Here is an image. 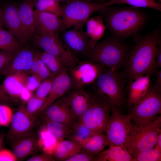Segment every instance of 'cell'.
<instances>
[{"mask_svg": "<svg viewBox=\"0 0 161 161\" xmlns=\"http://www.w3.org/2000/svg\"><path fill=\"white\" fill-rule=\"evenodd\" d=\"M160 41V31L157 30L136 41L124 66L128 84L139 77L153 74L155 70L156 49Z\"/></svg>", "mask_w": 161, "mask_h": 161, "instance_id": "6da1fadb", "label": "cell"}, {"mask_svg": "<svg viewBox=\"0 0 161 161\" xmlns=\"http://www.w3.org/2000/svg\"><path fill=\"white\" fill-rule=\"evenodd\" d=\"M99 12L105 21L106 27L119 41L135 34L146 21L144 13L133 9H110L108 6Z\"/></svg>", "mask_w": 161, "mask_h": 161, "instance_id": "7a4b0ae2", "label": "cell"}, {"mask_svg": "<svg viewBox=\"0 0 161 161\" xmlns=\"http://www.w3.org/2000/svg\"><path fill=\"white\" fill-rule=\"evenodd\" d=\"M129 50L128 47L114 37L96 42L91 47L88 59L105 67L119 70L125 64Z\"/></svg>", "mask_w": 161, "mask_h": 161, "instance_id": "3957f363", "label": "cell"}, {"mask_svg": "<svg viewBox=\"0 0 161 161\" xmlns=\"http://www.w3.org/2000/svg\"><path fill=\"white\" fill-rule=\"evenodd\" d=\"M160 115L142 126L133 124L125 148L132 158L140 153L154 148L157 136L161 132Z\"/></svg>", "mask_w": 161, "mask_h": 161, "instance_id": "277c9868", "label": "cell"}, {"mask_svg": "<svg viewBox=\"0 0 161 161\" xmlns=\"http://www.w3.org/2000/svg\"><path fill=\"white\" fill-rule=\"evenodd\" d=\"M127 81L124 72L105 67L94 83L95 88L108 97L111 105L120 109L125 102Z\"/></svg>", "mask_w": 161, "mask_h": 161, "instance_id": "5b68a950", "label": "cell"}, {"mask_svg": "<svg viewBox=\"0 0 161 161\" xmlns=\"http://www.w3.org/2000/svg\"><path fill=\"white\" fill-rule=\"evenodd\" d=\"M111 108L108 97L95 89L89 108L79 123L97 133L105 132L111 117Z\"/></svg>", "mask_w": 161, "mask_h": 161, "instance_id": "8992f818", "label": "cell"}, {"mask_svg": "<svg viewBox=\"0 0 161 161\" xmlns=\"http://www.w3.org/2000/svg\"><path fill=\"white\" fill-rule=\"evenodd\" d=\"M106 2L72 0L67 2L62 7L61 17L63 30L73 27L83 26L93 13L99 12L108 6L106 4Z\"/></svg>", "mask_w": 161, "mask_h": 161, "instance_id": "52a82bcc", "label": "cell"}, {"mask_svg": "<svg viewBox=\"0 0 161 161\" xmlns=\"http://www.w3.org/2000/svg\"><path fill=\"white\" fill-rule=\"evenodd\" d=\"M129 114L134 124L142 126L155 119L161 112V92L151 85L145 95L131 107Z\"/></svg>", "mask_w": 161, "mask_h": 161, "instance_id": "ba28073f", "label": "cell"}, {"mask_svg": "<svg viewBox=\"0 0 161 161\" xmlns=\"http://www.w3.org/2000/svg\"><path fill=\"white\" fill-rule=\"evenodd\" d=\"M111 115L105 132L106 145L119 146L125 148L133 126L130 114L123 113L115 107L111 105Z\"/></svg>", "mask_w": 161, "mask_h": 161, "instance_id": "9c48e42d", "label": "cell"}, {"mask_svg": "<svg viewBox=\"0 0 161 161\" xmlns=\"http://www.w3.org/2000/svg\"><path fill=\"white\" fill-rule=\"evenodd\" d=\"M83 26L73 27L61 32V41L65 48L80 60L88 59L92 47L91 41Z\"/></svg>", "mask_w": 161, "mask_h": 161, "instance_id": "30bf717a", "label": "cell"}, {"mask_svg": "<svg viewBox=\"0 0 161 161\" xmlns=\"http://www.w3.org/2000/svg\"><path fill=\"white\" fill-rule=\"evenodd\" d=\"M104 67L100 64L85 59L67 68L72 83V89L83 88L94 83Z\"/></svg>", "mask_w": 161, "mask_h": 161, "instance_id": "8fae6325", "label": "cell"}, {"mask_svg": "<svg viewBox=\"0 0 161 161\" xmlns=\"http://www.w3.org/2000/svg\"><path fill=\"white\" fill-rule=\"evenodd\" d=\"M31 41L44 51L60 58L67 68L75 65L80 61L65 48L58 35H39L36 34Z\"/></svg>", "mask_w": 161, "mask_h": 161, "instance_id": "7c38bea8", "label": "cell"}, {"mask_svg": "<svg viewBox=\"0 0 161 161\" xmlns=\"http://www.w3.org/2000/svg\"><path fill=\"white\" fill-rule=\"evenodd\" d=\"M36 117L30 115L25 106L21 105L13 114L8 131L5 135L9 141L18 137L33 133Z\"/></svg>", "mask_w": 161, "mask_h": 161, "instance_id": "4fadbf2b", "label": "cell"}, {"mask_svg": "<svg viewBox=\"0 0 161 161\" xmlns=\"http://www.w3.org/2000/svg\"><path fill=\"white\" fill-rule=\"evenodd\" d=\"M64 96L73 117L78 123L89 108L93 92L88 91L83 88L72 89Z\"/></svg>", "mask_w": 161, "mask_h": 161, "instance_id": "5bb4252c", "label": "cell"}, {"mask_svg": "<svg viewBox=\"0 0 161 161\" xmlns=\"http://www.w3.org/2000/svg\"><path fill=\"white\" fill-rule=\"evenodd\" d=\"M24 45L10 60L1 73L6 76L19 73L30 74L33 61L39 52Z\"/></svg>", "mask_w": 161, "mask_h": 161, "instance_id": "9a60e30c", "label": "cell"}, {"mask_svg": "<svg viewBox=\"0 0 161 161\" xmlns=\"http://www.w3.org/2000/svg\"><path fill=\"white\" fill-rule=\"evenodd\" d=\"M72 83L66 67L56 76L52 89L42 106L38 111L37 115L42 113L49 106L70 90Z\"/></svg>", "mask_w": 161, "mask_h": 161, "instance_id": "2e32d148", "label": "cell"}, {"mask_svg": "<svg viewBox=\"0 0 161 161\" xmlns=\"http://www.w3.org/2000/svg\"><path fill=\"white\" fill-rule=\"evenodd\" d=\"M34 13L37 34L53 35H58L63 30L61 17L36 9L34 10Z\"/></svg>", "mask_w": 161, "mask_h": 161, "instance_id": "e0dca14e", "label": "cell"}, {"mask_svg": "<svg viewBox=\"0 0 161 161\" xmlns=\"http://www.w3.org/2000/svg\"><path fill=\"white\" fill-rule=\"evenodd\" d=\"M33 0H24L18 7V12L25 44L37 34Z\"/></svg>", "mask_w": 161, "mask_h": 161, "instance_id": "ac0fdd59", "label": "cell"}, {"mask_svg": "<svg viewBox=\"0 0 161 161\" xmlns=\"http://www.w3.org/2000/svg\"><path fill=\"white\" fill-rule=\"evenodd\" d=\"M43 112L45 114L44 118L63 124L72 129L77 123L70 112L64 95Z\"/></svg>", "mask_w": 161, "mask_h": 161, "instance_id": "d6986e66", "label": "cell"}, {"mask_svg": "<svg viewBox=\"0 0 161 161\" xmlns=\"http://www.w3.org/2000/svg\"><path fill=\"white\" fill-rule=\"evenodd\" d=\"M3 25L23 45H25L23 36L18 7L10 3L6 4L1 9Z\"/></svg>", "mask_w": 161, "mask_h": 161, "instance_id": "ffe728a7", "label": "cell"}, {"mask_svg": "<svg viewBox=\"0 0 161 161\" xmlns=\"http://www.w3.org/2000/svg\"><path fill=\"white\" fill-rule=\"evenodd\" d=\"M38 139L34 133L9 141L12 152L17 160H22L37 150Z\"/></svg>", "mask_w": 161, "mask_h": 161, "instance_id": "44dd1931", "label": "cell"}, {"mask_svg": "<svg viewBox=\"0 0 161 161\" xmlns=\"http://www.w3.org/2000/svg\"><path fill=\"white\" fill-rule=\"evenodd\" d=\"M150 74L139 77L128 84L129 91L127 105L129 107L145 95L151 85Z\"/></svg>", "mask_w": 161, "mask_h": 161, "instance_id": "7402d4cb", "label": "cell"}, {"mask_svg": "<svg viewBox=\"0 0 161 161\" xmlns=\"http://www.w3.org/2000/svg\"><path fill=\"white\" fill-rule=\"evenodd\" d=\"M23 73H13L6 75L2 85L6 93L11 98H19L21 93L25 86L27 76Z\"/></svg>", "mask_w": 161, "mask_h": 161, "instance_id": "603a6c76", "label": "cell"}, {"mask_svg": "<svg viewBox=\"0 0 161 161\" xmlns=\"http://www.w3.org/2000/svg\"><path fill=\"white\" fill-rule=\"evenodd\" d=\"M82 149V147L78 142L72 140H64L58 143L52 154L57 160L64 161L80 152Z\"/></svg>", "mask_w": 161, "mask_h": 161, "instance_id": "cb8c5ba5", "label": "cell"}, {"mask_svg": "<svg viewBox=\"0 0 161 161\" xmlns=\"http://www.w3.org/2000/svg\"><path fill=\"white\" fill-rule=\"evenodd\" d=\"M132 157L126 149L119 146L109 148L96 156L97 161H132Z\"/></svg>", "mask_w": 161, "mask_h": 161, "instance_id": "d4e9b609", "label": "cell"}, {"mask_svg": "<svg viewBox=\"0 0 161 161\" xmlns=\"http://www.w3.org/2000/svg\"><path fill=\"white\" fill-rule=\"evenodd\" d=\"M106 135L103 133L94 134L88 138L78 142L83 149L96 155L102 151L106 145Z\"/></svg>", "mask_w": 161, "mask_h": 161, "instance_id": "484cf974", "label": "cell"}, {"mask_svg": "<svg viewBox=\"0 0 161 161\" xmlns=\"http://www.w3.org/2000/svg\"><path fill=\"white\" fill-rule=\"evenodd\" d=\"M86 23V32L90 38L92 47L103 37L106 27L100 15L89 18Z\"/></svg>", "mask_w": 161, "mask_h": 161, "instance_id": "4316f807", "label": "cell"}, {"mask_svg": "<svg viewBox=\"0 0 161 161\" xmlns=\"http://www.w3.org/2000/svg\"><path fill=\"white\" fill-rule=\"evenodd\" d=\"M44 127L56 140L58 143L69 137L73 129L63 124L53 121L45 118L44 121Z\"/></svg>", "mask_w": 161, "mask_h": 161, "instance_id": "83f0119b", "label": "cell"}, {"mask_svg": "<svg viewBox=\"0 0 161 161\" xmlns=\"http://www.w3.org/2000/svg\"><path fill=\"white\" fill-rule=\"evenodd\" d=\"M24 45L9 30H0V50L17 51Z\"/></svg>", "mask_w": 161, "mask_h": 161, "instance_id": "f1b7e54d", "label": "cell"}, {"mask_svg": "<svg viewBox=\"0 0 161 161\" xmlns=\"http://www.w3.org/2000/svg\"><path fill=\"white\" fill-rule=\"evenodd\" d=\"M39 57L42 62L54 75H57L67 67L59 58L44 51L39 52Z\"/></svg>", "mask_w": 161, "mask_h": 161, "instance_id": "f546056e", "label": "cell"}, {"mask_svg": "<svg viewBox=\"0 0 161 161\" xmlns=\"http://www.w3.org/2000/svg\"><path fill=\"white\" fill-rule=\"evenodd\" d=\"M126 4L137 7H145L161 11V4L154 0H109L106 2V6L114 4Z\"/></svg>", "mask_w": 161, "mask_h": 161, "instance_id": "4dcf8cb0", "label": "cell"}, {"mask_svg": "<svg viewBox=\"0 0 161 161\" xmlns=\"http://www.w3.org/2000/svg\"><path fill=\"white\" fill-rule=\"evenodd\" d=\"M59 2L55 0H33L34 7L36 9L61 17L63 8Z\"/></svg>", "mask_w": 161, "mask_h": 161, "instance_id": "1f68e13d", "label": "cell"}, {"mask_svg": "<svg viewBox=\"0 0 161 161\" xmlns=\"http://www.w3.org/2000/svg\"><path fill=\"white\" fill-rule=\"evenodd\" d=\"M56 140L44 127L39 133L38 139L39 147L41 148L44 153L51 155L58 143Z\"/></svg>", "mask_w": 161, "mask_h": 161, "instance_id": "d6a6232c", "label": "cell"}, {"mask_svg": "<svg viewBox=\"0 0 161 161\" xmlns=\"http://www.w3.org/2000/svg\"><path fill=\"white\" fill-rule=\"evenodd\" d=\"M96 133H97L89 129L84 125L78 123L73 129L72 133L69 137L71 138V140L78 142L85 140Z\"/></svg>", "mask_w": 161, "mask_h": 161, "instance_id": "836d02e7", "label": "cell"}, {"mask_svg": "<svg viewBox=\"0 0 161 161\" xmlns=\"http://www.w3.org/2000/svg\"><path fill=\"white\" fill-rule=\"evenodd\" d=\"M161 152L155 148L142 152L132 158V161H160Z\"/></svg>", "mask_w": 161, "mask_h": 161, "instance_id": "e575fe53", "label": "cell"}, {"mask_svg": "<svg viewBox=\"0 0 161 161\" xmlns=\"http://www.w3.org/2000/svg\"><path fill=\"white\" fill-rule=\"evenodd\" d=\"M56 75H52L43 81L36 89L34 95L41 98H46L50 92Z\"/></svg>", "mask_w": 161, "mask_h": 161, "instance_id": "d590c367", "label": "cell"}, {"mask_svg": "<svg viewBox=\"0 0 161 161\" xmlns=\"http://www.w3.org/2000/svg\"><path fill=\"white\" fill-rule=\"evenodd\" d=\"M46 98H41L32 96L27 102L26 109L28 113L30 115L36 117L38 111L44 103Z\"/></svg>", "mask_w": 161, "mask_h": 161, "instance_id": "8d00e7d4", "label": "cell"}, {"mask_svg": "<svg viewBox=\"0 0 161 161\" xmlns=\"http://www.w3.org/2000/svg\"><path fill=\"white\" fill-rule=\"evenodd\" d=\"M13 114L10 107L4 104H0V126H9Z\"/></svg>", "mask_w": 161, "mask_h": 161, "instance_id": "74e56055", "label": "cell"}, {"mask_svg": "<svg viewBox=\"0 0 161 161\" xmlns=\"http://www.w3.org/2000/svg\"><path fill=\"white\" fill-rule=\"evenodd\" d=\"M18 51L0 50V73Z\"/></svg>", "mask_w": 161, "mask_h": 161, "instance_id": "f35d334b", "label": "cell"}, {"mask_svg": "<svg viewBox=\"0 0 161 161\" xmlns=\"http://www.w3.org/2000/svg\"><path fill=\"white\" fill-rule=\"evenodd\" d=\"M95 155L89 153L85 150H82L74 155L65 159L64 161H95Z\"/></svg>", "mask_w": 161, "mask_h": 161, "instance_id": "ab89813d", "label": "cell"}, {"mask_svg": "<svg viewBox=\"0 0 161 161\" xmlns=\"http://www.w3.org/2000/svg\"><path fill=\"white\" fill-rule=\"evenodd\" d=\"M42 82L36 75H27L26 80L25 86L31 91L33 92L36 90Z\"/></svg>", "mask_w": 161, "mask_h": 161, "instance_id": "60d3db41", "label": "cell"}, {"mask_svg": "<svg viewBox=\"0 0 161 161\" xmlns=\"http://www.w3.org/2000/svg\"><path fill=\"white\" fill-rule=\"evenodd\" d=\"M39 67L36 75L42 81L53 75L39 58Z\"/></svg>", "mask_w": 161, "mask_h": 161, "instance_id": "b9f144b4", "label": "cell"}, {"mask_svg": "<svg viewBox=\"0 0 161 161\" xmlns=\"http://www.w3.org/2000/svg\"><path fill=\"white\" fill-rule=\"evenodd\" d=\"M15 161L17 160L12 152L6 149L0 151V161Z\"/></svg>", "mask_w": 161, "mask_h": 161, "instance_id": "7bdbcfd3", "label": "cell"}, {"mask_svg": "<svg viewBox=\"0 0 161 161\" xmlns=\"http://www.w3.org/2000/svg\"><path fill=\"white\" fill-rule=\"evenodd\" d=\"M27 161H53L55 160L51 155L46 153L35 155L28 159Z\"/></svg>", "mask_w": 161, "mask_h": 161, "instance_id": "ee69618b", "label": "cell"}, {"mask_svg": "<svg viewBox=\"0 0 161 161\" xmlns=\"http://www.w3.org/2000/svg\"><path fill=\"white\" fill-rule=\"evenodd\" d=\"M155 69H157L161 67V44L159 42L156 49L155 55Z\"/></svg>", "mask_w": 161, "mask_h": 161, "instance_id": "f6af8a7d", "label": "cell"}, {"mask_svg": "<svg viewBox=\"0 0 161 161\" xmlns=\"http://www.w3.org/2000/svg\"><path fill=\"white\" fill-rule=\"evenodd\" d=\"M39 52L35 57L32 64L31 68L30 74L37 75L38 72L39 63Z\"/></svg>", "mask_w": 161, "mask_h": 161, "instance_id": "bcb514c9", "label": "cell"}, {"mask_svg": "<svg viewBox=\"0 0 161 161\" xmlns=\"http://www.w3.org/2000/svg\"><path fill=\"white\" fill-rule=\"evenodd\" d=\"M32 92L25 86L21 93L19 98L23 101L27 102L32 96Z\"/></svg>", "mask_w": 161, "mask_h": 161, "instance_id": "7dc6e473", "label": "cell"}, {"mask_svg": "<svg viewBox=\"0 0 161 161\" xmlns=\"http://www.w3.org/2000/svg\"><path fill=\"white\" fill-rule=\"evenodd\" d=\"M153 74L156 76V79L153 87L159 92H161V70H155Z\"/></svg>", "mask_w": 161, "mask_h": 161, "instance_id": "c3c4849f", "label": "cell"}, {"mask_svg": "<svg viewBox=\"0 0 161 161\" xmlns=\"http://www.w3.org/2000/svg\"><path fill=\"white\" fill-rule=\"evenodd\" d=\"M11 98L4 91L2 85L0 84V103H7L9 102Z\"/></svg>", "mask_w": 161, "mask_h": 161, "instance_id": "681fc988", "label": "cell"}, {"mask_svg": "<svg viewBox=\"0 0 161 161\" xmlns=\"http://www.w3.org/2000/svg\"><path fill=\"white\" fill-rule=\"evenodd\" d=\"M155 148L161 152V132L158 134L156 142Z\"/></svg>", "mask_w": 161, "mask_h": 161, "instance_id": "f907efd6", "label": "cell"}, {"mask_svg": "<svg viewBox=\"0 0 161 161\" xmlns=\"http://www.w3.org/2000/svg\"><path fill=\"white\" fill-rule=\"evenodd\" d=\"M5 137V135L4 134H0V151L1 150L4 140Z\"/></svg>", "mask_w": 161, "mask_h": 161, "instance_id": "816d5d0a", "label": "cell"}, {"mask_svg": "<svg viewBox=\"0 0 161 161\" xmlns=\"http://www.w3.org/2000/svg\"><path fill=\"white\" fill-rule=\"evenodd\" d=\"M2 20V14L1 10L0 9V26H3Z\"/></svg>", "mask_w": 161, "mask_h": 161, "instance_id": "f5cc1de1", "label": "cell"}, {"mask_svg": "<svg viewBox=\"0 0 161 161\" xmlns=\"http://www.w3.org/2000/svg\"><path fill=\"white\" fill-rule=\"evenodd\" d=\"M57 1H58L59 2L60 1H65L66 3L69 2L70 1H71L72 0H55Z\"/></svg>", "mask_w": 161, "mask_h": 161, "instance_id": "db71d44e", "label": "cell"}, {"mask_svg": "<svg viewBox=\"0 0 161 161\" xmlns=\"http://www.w3.org/2000/svg\"><path fill=\"white\" fill-rule=\"evenodd\" d=\"M92 1L98 2H103V1L104 0H90Z\"/></svg>", "mask_w": 161, "mask_h": 161, "instance_id": "11a10c76", "label": "cell"}, {"mask_svg": "<svg viewBox=\"0 0 161 161\" xmlns=\"http://www.w3.org/2000/svg\"><path fill=\"white\" fill-rule=\"evenodd\" d=\"M3 28V26H0V30Z\"/></svg>", "mask_w": 161, "mask_h": 161, "instance_id": "9f6ffc18", "label": "cell"}, {"mask_svg": "<svg viewBox=\"0 0 161 161\" xmlns=\"http://www.w3.org/2000/svg\"><path fill=\"white\" fill-rule=\"evenodd\" d=\"M158 0L159 2H161V0Z\"/></svg>", "mask_w": 161, "mask_h": 161, "instance_id": "6f0895ef", "label": "cell"}]
</instances>
